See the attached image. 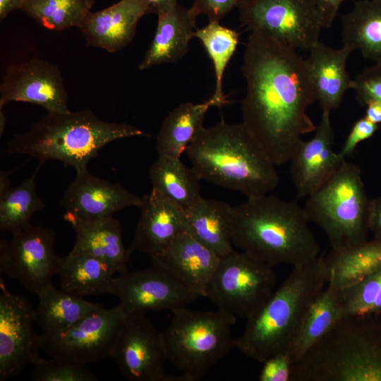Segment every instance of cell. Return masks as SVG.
Returning <instances> with one entry per match:
<instances>
[{
	"mask_svg": "<svg viewBox=\"0 0 381 381\" xmlns=\"http://www.w3.org/2000/svg\"><path fill=\"white\" fill-rule=\"evenodd\" d=\"M242 73V123L276 166L286 164L302 135L316 128L307 114L316 100L306 60L296 50L251 31Z\"/></svg>",
	"mask_w": 381,
	"mask_h": 381,
	"instance_id": "6da1fadb",
	"label": "cell"
},
{
	"mask_svg": "<svg viewBox=\"0 0 381 381\" xmlns=\"http://www.w3.org/2000/svg\"><path fill=\"white\" fill-rule=\"evenodd\" d=\"M303 207L273 195L248 198L233 206V246L274 267L311 262L320 245Z\"/></svg>",
	"mask_w": 381,
	"mask_h": 381,
	"instance_id": "7a4b0ae2",
	"label": "cell"
},
{
	"mask_svg": "<svg viewBox=\"0 0 381 381\" xmlns=\"http://www.w3.org/2000/svg\"><path fill=\"white\" fill-rule=\"evenodd\" d=\"M186 153L201 180L247 198L268 194L279 183L276 165L243 123L222 119L202 126Z\"/></svg>",
	"mask_w": 381,
	"mask_h": 381,
	"instance_id": "3957f363",
	"label": "cell"
},
{
	"mask_svg": "<svg viewBox=\"0 0 381 381\" xmlns=\"http://www.w3.org/2000/svg\"><path fill=\"white\" fill-rule=\"evenodd\" d=\"M327 280L323 255L293 267L265 304L246 318L242 334L235 339L236 349L259 363L289 351L308 309Z\"/></svg>",
	"mask_w": 381,
	"mask_h": 381,
	"instance_id": "277c9868",
	"label": "cell"
},
{
	"mask_svg": "<svg viewBox=\"0 0 381 381\" xmlns=\"http://www.w3.org/2000/svg\"><path fill=\"white\" fill-rule=\"evenodd\" d=\"M135 136L150 135L130 124L103 121L90 109L47 112L27 131L15 135L6 151L28 155L41 165L59 160L79 172L87 170L90 161L108 143Z\"/></svg>",
	"mask_w": 381,
	"mask_h": 381,
	"instance_id": "5b68a950",
	"label": "cell"
},
{
	"mask_svg": "<svg viewBox=\"0 0 381 381\" xmlns=\"http://www.w3.org/2000/svg\"><path fill=\"white\" fill-rule=\"evenodd\" d=\"M290 381H381V319L341 318L293 362Z\"/></svg>",
	"mask_w": 381,
	"mask_h": 381,
	"instance_id": "8992f818",
	"label": "cell"
},
{
	"mask_svg": "<svg viewBox=\"0 0 381 381\" xmlns=\"http://www.w3.org/2000/svg\"><path fill=\"white\" fill-rule=\"evenodd\" d=\"M369 202L360 169L344 159L332 176L308 196L303 209L309 222L325 233L332 251L339 252L368 241Z\"/></svg>",
	"mask_w": 381,
	"mask_h": 381,
	"instance_id": "52a82bcc",
	"label": "cell"
},
{
	"mask_svg": "<svg viewBox=\"0 0 381 381\" xmlns=\"http://www.w3.org/2000/svg\"><path fill=\"white\" fill-rule=\"evenodd\" d=\"M171 313L162 332L167 361L181 371L186 381L201 380L236 349L231 327L236 318L218 309L201 312L186 307Z\"/></svg>",
	"mask_w": 381,
	"mask_h": 381,
	"instance_id": "ba28073f",
	"label": "cell"
},
{
	"mask_svg": "<svg viewBox=\"0 0 381 381\" xmlns=\"http://www.w3.org/2000/svg\"><path fill=\"white\" fill-rule=\"evenodd\" d=\"M273 267L242 251L221 258L205 297L217 309L235 318H248L276 289Z\"/></svg>",
	"mask_w": 381,
	"mask_h": 381,
	"instance_id": "9c48e42d",
	"label": "cell"
},
{
	"mask_svg": "<svg viewBox=\"0 0 381 381\" xmlns=\"http://www.w3.org/2000/svg\"><path fill=\"white\" fill-rule=\"evenodd\" d=\"M241 23L294 50H309L322 28L316 0H250L238 8Z\"/></svg>",
	"mask_w": 381,
	"mask_h": 381,
	"instance_id": "30bf717a",
	"label": "cell"
},
{
	"mask_svg": "<svg viewBox=\"0 0 381 381\" xmlns=\"http://www.w3.org/2000/svg\"><path fill=\"white\" fill-rule=\"evenodd\" d=\"M55 234L50 229L30 224L0 241V271L18 281L30 293L37 294L52 284L64 258L55 251Z\"/></svg>",
	"mask_w": 381,
	"mask_h": 381,
	"instance_id": "8fae6325",
	"label": "cell"
},
{
	"mask_svg": "<svg viewBox=\"0 0 381 381\" xmlns=\"http://www.w3.org/2000/svg\"><path fill=\"white\" fill-rule=\"evenodd\" d=\"M127 318L122 308L98 310L69 327L40 334V344L49 357L85 364L108 356Z\"/></svg>",
	"mask_w": 381,
	"mask_h": 381,
	"instance_id": "7c38bea8",
	"label": "cell"
},
{
	"mask_svg": "<svg viewBox=\"0 0 381 381\" xmlns=\"http://www.w3.org/2000/svg\"><path fill=\"white\" fill-rule=\"evenodd\" d=\"M111 357L131 381H186L182 375L166 373L163 333L145 315L127 316L114 344Z\"/></svg>",
	"mask_w": 381,
	"mask_h": 381,
	"instance_id": "4fadbf2b",
	"label": "cell"
},
{
	"mask_svg": "<svg viewBox=\"0 0 381 381\" xmlns=\"http://www.w3.org/2000/svg\"><path fill=\"white\" fill-rule=\"evenodd\" d=\"M110 294L116 296L127 316L186 308L200 298L159 265L120 272L112 281Z\"/></svg>",
	"mask_w": 381,
	"mask_h": 381,
	"instance_id": "5bb4252c",
	"label": "cell"
},
{
	"mask_svg": "<svg viewBox=\"0 0 381 381\" xmlns=\"http://www.w3.org/2000/svg\"><path fill=\"white\" fill-rule=\"evenodd\" d=\"M0 380L20 374L40 356V335L33 329L35 308L22 296L0 284Z\"/></svg>",
	"mask_w": 381,
	"mask_h": 381,
	"instance_id": "9a60e30c",
	"label": "cell"
},
{
	"mask_svg": "<svg viewBox=\"0 0 381 381\" xmlns=\"http://www.w3.org/2000/svg\"><path fill=\"white\" fill-rule=\"evenodd\" d=\"M13 101L35 104L47 112L71 111L60 69L41 59L7 68L0 85V110Z\"/></svg>",
	"mask_w": 381,
	"mask_h": 381,
	"instance_id": "2e32d148",
	"label": "cell"
},
{
	"mask_svg": "<svg viewBox=\"0 0 381 381\" xmlns=\"http://www.w3.org/2000/svg\"><path fill=\"white\" fill-rule=\"evenodd\" d=\"M334 142L330 111H323L313 136L308 140H301L289 162L297 198L314 193L345 159L334 151Z\"/></svg>",
	"mask_w": 381,
	"mask_h": 381,
	"instance_id": "e0dca14e",
	"label": "cell"
},
{
	"mask_svg": "<svg viewBox=\"0 0 381 381\" xmlns=\"http://www.w3.org/2000/svg\"><path fill=\"white\" fill-rule=\"evenodd\" d=\"M141 204L142 197L119 183L92 175L88 169L76 172L61 200L65 212L85 220L112 217L118 211L140 207Z\"/></svg>",
	"mask_w": 381,
	"mask_h": 381,
	"instance_id": "ac0fdd59",
	"label": "cell"
},
{
	"mask_svg": "<svg viewBox=\"0 0 381 381\" xmlns=\"http://www.w3.org/2000/svg\"><path fill=\"white\" fill-rule=\"evenodd\" d=\"M150 259L188 290L205 297L221 257L186 231Z\"/></svg>",
	"mask_w": 381,
	"mask_h": 381,
	"instance_id": "d6986e66",
	"label": "cell"
},
{
	"mask_svg": "<svg viewBox=\"0 0 381 381\" xmlns=\"http://www.w3.org/2000/svg\"><path fill=\"white\" fill-rule=\"evenodd\" d=\"M140 217L128 248L152 258L162 252L176 237L187 231L186 210L152 189L142 197Z\"/></svg>",
	"mask_w": 381,
	"mask_h": 381,
	"instance_id": "ffe728a7",
	"label": "cell"
},
{
	"mask_svg": "<svg viewBox=\"0 0 381 381\" xmlns=\"http://www.w3.org/2000/svg\"><path fill=\"white\" fill-rule=\"evenodd\" d=\"M147 13L142 0H120L99 11H90L78 28L87 46L114 53L131 42L138 23Z\"/></svg>",
	"mask_w": 381,
	"mask_h": 381,
	"instance_id": "44dd1931",
	"label": "cell"
},
{
	"mask_svg": "<svg viewBox=\"0 0 381 381\" xmlns=\"http://www.w3.org/2000/svg\"><path fill=\"white\" fill-rule=\"evenodd\" d=\"M305 59L311 85L322 111L337 109L345 92L351 88L352 79L346 69V61L352 49L343 45L329 47L318 41Z\"/></svg>",
	"mask_w": 381,
	"mask_h": 381,
	"instance_id": "7402d4cb",
	"label": "cell"
},
{
	"mask_svg": "<svg viewBox=\"0 0 381 381\" xmlns=\"http://www.w3.org/2000/svg\"><path fill=\"white\" fill-rule=\"evenodd\" d=\"M64 219L72 226L75 234L71 251L101 258L112 265L118 274L128 270L131 254L123 245L122 226L117 219L112 216L85 220L65 212Z\"/></svg>",
	"mask_w": 381,
	"mask_h": 381,
	"instance_id": "603a6c76",
	"label": "cell"
},
{
	"mask_svg": "<svg viewBox=\"0 0 381 381\" xmlns=\"http://www.w3.org/2000/svg\"><path fill=\"white\" fill-rule=\"evenodd\" d=\"M157 17L153 40L138 66L139 70L179 61L188 52L190 42L195 37L196 18L189 8L177 3Z\"/></svg>",
	"mask_w": 381,
	"mask_h": 381,
	"instance_id": "cb8c5ba5",
	"label": "cell"
},
{
	"mask_svg": "<svg viewBox=\"0 0 381 381\" xmlns=\"http://www.w3.org/2000/svg\"><path fill=\"white\" fill-rule=\"evenodd\" d=\"M187 231L219 257L234 251L232 243L233 206L202 198L186 210Z\"/></svg>",
	"mask_w": 381,
	"mask_h": 381,
	"instance_id": "d4e9b609",
	"label": "cell"
},
{
	"mask_svg": "<svg viewBox=\"0 0 381 381\" xmlns=\"http://www.w3.org/2000/svg\"><path fill=\"white\" fill-rule=\"evenodd\" d=\"M343 45L358 49L368 60L381 61V0H358L341 16Z\"/></svg>",
	"mask_w": 381,
	"mask_h": 381,
	"instance_id": "484cf974",
	"label": "cell"
},
{
	"mask_svg": "<svg viewBox=\"0 0 381 381\" xmlns=\"http://www.w3.org/2000/svg\"><path fill=\"white\" fill-rule=\"evenodd\" d=\"M37 295L39 301L35 308V320L44 332L66 329L104 308L102 304L89 301L83 296L57 289L52 284Z\"/></svg>",
	"mask_w": 381,
	"mask_h": 381,
	"instance_id": "4316f807",
	"label": "cell"
},
{
	"mask_svg": "<svg viewBox=\"0 0 381 381\" xmlns=\"http://www.w3.org/2000/svg\"><path fill=\"white\" fill-rule=\"evenodd\" d=\"M117 270L90 254L71 251L64 258L58 275L61 289L80 295L110 294Z\"/></svg>",
	"mask_w": 381,
	"mask_h": 381,
	"instance_id": "83f0119b",
	"label": "cell"
},
{
	"mask_svg": "<svg viewBox=\"0 0 381 381\" xmlns=\"http://www.w3.org/2000/svg\"><path fill=\"white\" fill-rule=\"evenodd\" d=\"M152 189L160 193L185 210L200 201L201 180L192 167L179 157L158 155L149 168Z\"/></svg>",
	"mask_w": 381,
	"mask_h": 381,
	"instance_id": "f1b7e54d",
	"label": "cell"
},
{
	"mask_svg": "<svg viewBox=\"0 0 381 381\" xmlns=\"http://www.w3.org/2000/svg\"><path fill=\"white\" fill-rule=\"evenodd\" d=\"M211 100L202 103H182L166 116L156 138L158 155L180 158L199 131Z\"/></svg>",
	"mask_w": 381,
	"mask_h": 381,
	"instance_id": "f546056e",
	"label": "cell"
},
{
	"mask_svg": "<svg viewBox=\"0 0 381 381\" xmlns=\"http://www.w3.org/2000/svg\"><path fill=\"white\" fill-rule=\"evenodd\" d=\"M327 284L342 289L381 268V239L371 241L325 256Z\"/></svg>",
	"mask_w": 381,
	"mask_h": 381,
	"instance_id": "4dcf8cb0",
	"label": "cell"
},
{
	"mask_svg": "<svg viewBox=\"0 0 381 381\" xmlns=\"http://www.w3.org/2000/svg\"><path fill=\"white\" fill-rule=\"evenodd\" d=\"M342 318L339 290L327 284L308 309L289 349L298 360Z\"/></svg>",
	"mask_w": 381,
	"mask_h": 381,
	"instance_id": "1f68e13d",
	"label": "cell"
},
{
	"mask_svg": "<svg viewBox=\"0 0 381 381\" xmlns=\"http://www.w3.org/2000/svg\"><path fill=\"white\" fill-rule=\"evenodd\" d=\"M33 174L17 186L0 193V231L16 233L30 224L33 214L44 209L45 204L37 193L36 176Z\"/></svg>",
	"mask_w": 381,
	"mask_h": 381,
	"instance_id": "d6a6232c",
	"label": "cell"
},
{
	"mask_svg": "<svg viewBox=\"0 0 381 381\" xmlns=\"http://www.w3.org/2000/svg\"><path fill=\"white\" fill-rule=\"evenodd\" d=\"M195 37L200 40L213 64L215 88L210 99L213 107H223L229 102L223 92L224 74L236 50L239 34L219 22L209 21L205 26L196 28Z\"/></svg>",
	"mask_w": 381,
	"mask_h": 381,
	"instance_id": "836d02e7",
	"label": "cell"
},
{
	"mask_svg": "<svg viewBox=\"0 0 381 381\" xmlns=\"http://www.w3.org/2000/svg\"><path fill=\"white\" fill-rule=\"evenodd\" d=\"M95 0H25L21 10L47 30L79 28Z\"/></svg>",
	"mask_w": 381,
	"mask_h": 381,
	"instance_id": "e575fe53",
	"label": "cell"
},
{
	"mask_svg": "<svg viewBox=\"0 0 381 381\" xmlns=\"http://www.w3.org/2000/svg\"><path fill=\"white\" fill-rule=\"evenodd\" d=\"M342 317L381 315V268L361 281L339 290Z\"/></svg>",
	"mask_w": 381,
	"mask_h": 381,
	"instance_id": "d590c367",
	"label": "cell"
},
{
	"mask_svg": "<svg viewBox=\"0 0 381 381\" xmlns=\"http://www.w3.org/2000/svg\"><path fill=\"white\" fill-rule=\"evenodd\" d=\"M30 378L34 381H96L97 377L87 364L61 358L41 356L33 363Z\"/></svg>",
	"mask_w": 381,
	"mask_h": 381,
	"instance_id": "8d00e7d4",
	"label": "cell"
},
{
	"mask_svg": "<svg viewBox=\"0 0 381 381\" xmlns=\"http://www.w3.org/2000/svg\"><path fill=\"white\" fill-rule=\"evenodd\" d=\"M358 104L365 106L370 101L381 102V61L365 68L352 79L351 88Z\"/></svg>",
	"mask_w": 381,
	"mask_h": 381,
	"instance_id": "74e56055",
	"label": "cell"
},
{
	"mask_svg": "<svg viewBox=\"0 0 381 381\" xmlns=\"http://www.w3.org/2000/svg\"><path fill=\"white\" fill-rule=\"evenodd\" d=\"M250 0H193L189 8L197 18L200 14L207 16L209 21L220 22L234 8H239Z\"/></svg>",
	"mask_w": 381,
	"mask_h": 381,
	"instance_id": "f35d334b",
	"label": "cell"
},
{
	"mask_svg": "<svg viewBox=\"0 0 381 381\" xmlns=\"http://www.w3.org/2000/svg\"><path fill=\"white\" fill-rule=\"evenodd\" d=\"M262 363L260 381H290L293 360L289 351L276 353Z\"/></svg>",
	"mask_w": 381,
	"mask_h": 381,
	"instance_id": "ab89813d",
	"label": "cell"
},
{
	"mask_svg": "<svg viewBox=\"0 0 381 381\" xmlns=\"http://www.w3.org/2000/svg\"><path fill=\"white\" fill-rule=\"evenodd\" d=\"M379 128L380 125L372 123L365 116L357 120L339 152L340 156L345 159L352 154L360 143L372 137Z\"/></svg>",
	"mask_w": 381,
	"mask_h": 381,
	"instance_id": "60d3db41",
	"label": "cell"
},
{
	"mask_svg": "<svg viewBox=\"0 0 381 381\" xmlns=\"http://www.w3.org/2000/svg\"><path fill=\"white\" fill-rule=\"evenodd\" d=\"M344 0H316L322 28L332 26Z\"/></svg>",
	"mask_w": 381,
	"mask_h": 381,
	"instance_id": "b9f144b4",
	"label": "cell"
},
{
	"mask_svg": "<svg viewBox=\"0 0 381 381\" xmlns=\"http://www.w3.org/2000/svg\"><path fill=\"white\" fill-rule=\"evenodd\" d=\"M368 227L373 238L381 239V196L370 200L368 210Z\"/></svg>",
	"mask_w": 381,
	"mask_h": 381,
	"instance_id": "7bdbcfd3",
	"label": "cell"
},
{
	"mask_svg": "<svg viewBox=\"0 0 381 381\" xmlns=\"http://www.w3.org/2000/svg\"><path fill=\"white\" fill-rule=\"evenodd\" d=\"M148 8L147 13L159 15L178 3V0H142Z\"/></svg>",
	"mask_w": 381,
	"mask_h": 381,
	"instance_id": "ee69618b",
	"label": "cell"
},
{
	"mask_svg": "<svg viewBox=\"0 0 381 381\" xmlns=\"http://www.w3.org/2000/svg\"><path fill=\"white\" fill-rule=\"evenodd\" d=\"M365 117L373 123H381V102L370 101L366 104Z\"/></svg>",
	"mask_w": 381,
	"mask_h": 381,
	"instance_id": "f6af8a7d",
	"label": "cell"
},
{
	"mask_svg": "<svg viewBox=\"0 0 381 381\" xmlns=\"http://www.w3.org/2000/svg\"><path fill=\"white\" fill-rule=\"evenodd\" d=\"M25 0H0V20L16 9H22Z\"/></svg>",
	"mask_w": 381,
	"mask_h": 381,
	"instance_id": "bcb514c9",
	"label": "cell"
}]
</instances>
